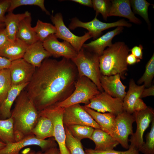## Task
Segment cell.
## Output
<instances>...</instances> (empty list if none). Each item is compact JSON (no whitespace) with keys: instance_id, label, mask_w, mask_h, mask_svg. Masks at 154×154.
<instances>
[{"instance_id":"24","label":"cell","mask_w":154,"mask_h":154,"mask_svg":"<svg viewBox=\"0 0 154 154\" xmlns=\"http://www.w3.org/2000/svg\"><path fill=\"white\" fill-rule=\"evenodd\" d=\"M29 83L13 86L6 98L0 106V119H5L11 117V108L14 102Z\"/></svg>"},{"instance_id":"28","label":"cell","mask_w":154,"mask_h":154,"mask_svg":"<svg viewBox=\"0 0 154 154\" xmlns=\"http://www.w3.org/2000/svg\"><path fill=\"white\" fill-rule=\"evenodd\" d=\"M0 140L6 144L15 142L13 121L11 117L0 119Z\"/></svg>"},{"instance_id":"2","label":"cell","mask_w":154,"mask_h":154,"mask_svg":"<svg viewBox=\"0 0 154 154\" xmlns=\"http://www.w3.org/2000/svg\"><path fill=\"white\" fill-rule=\"evenodd\" d=\"M39 116V112L26 91L23 90L15 100L11 117L13 121L15 142L32 134Z\"/></svg>"},{"instance_id":"38","label":"cell","mask_w":154,"mask_h":154,"mask_svg":"<svg viewBox=\"0 0 154 154\" xmlns=\"http://www.w3.org/2000/svg\"><path fill=\"white\" fill-rule=\"evenodd\" d=\"M84 151L86 154H139L137 149L129 146L127 150L125 151H118L114 149L98 151L91 148L86 149Z\"/></svg>"},{"instance_id":"46","label":"cell","mask_w":154,"mask_h":154,"mask_svg":"<svg viewBox=\"0 0 154 154\" xmlns=\"http://www.w3.org/2000/svg\"><path fill=\"white\" fill-rule=\"evenodd\" d=\"M42 154H60L59 149L57 147L50 148L42 152Z\"/></svg>"},{"instance_id":"4","label":"cell","mask_w":154,"mask_h":154,"mask_svg":"<svg viewBox=\"0 0 154 154\" xmlns=\"http://www.w3.org/2000/svg\"><path fill=\"white\" fill-rule=\"evenodd\" d=\"M71 60L76 67L78 77H87L96 85L101 92L104 91L100 82L101 74L98 56L82 47L77 56Z\"/></svg>"},{"instance_id":"14","label":"cell","mask_w":154,"mask_h":154,"mask_svg":"<svg viewBox=\"0 0 154 154\" xmlns=\"http://www.w3.org/2000/svg\"><path fill=\"white\" fill-rule=\"evenodd\" d=\"M145 88L143 84L137 85L133 79L130 80L129 89L123 101V110L132 114L134 112L144 110L147 106L141 98Z\"/></svg>"},{"instance_id":"25","label":"cell","mask_w":154,"mask_h":154,"mask_svg":"<svg viewBox=\"0 0 154 154\" xmlns=\"http://www.w3.org/2000/svg\"><path fill=\"white\" fill-rule=\"evenodd\" d=\"M31 15L23 19L19 24L16 35V38L29 46L38 40L33 28L31 26Z\"/></svg>"},{"instance_id":"49","label":"cell","mask_w":154,"mask_h":154,"mask_svg":"<svg viewBox=\"0 0 154 154\" xmlns=\"http://www.w3.org/2000/svg\"><path fill=\"white\" fill-rule=\"evenodd\" d=\"M5 27V25L4 23L0 22V28L4 27Z\"/></svg>"},{"instance_id":"47","label":"cell","mask_w":154,"mask_h":154,"mask_svg":"<svg viewBox=\"0 0 154 154\" xmlns=\"http://www.w3.org/2000/svg\"><path fill=\"white\" fill-rule=\"evenodd\" d=\"M42 152L41 151H38L37 152L34 151H31L25 153V154H42Z\"/></svg>"},{"instance_id":"32","label":"cell","mask_w":154,"mask_h":154,"mask_svg":"<svg viewBox=\"0 0 154 154\" xmlns=\"http://www.w3.org/2000/svg\"><path fill=\"white\" fill-rule=\"evenodd\" d=\"M64 127L66 134V144L70 154H86L81 141L74 137L67 127Z\"/></svg>"},{"instance_id":"39","label":"cell","mask_w":154,"mask_h":154,"mask_svg":"<svg viewBox=\"0 0 154 154\" xmlns=\"http://www.w3.org/2000/svg\"><path fill=\"white\" fill-rule=\"evenodd\" d=\"M9 0H0V22L4 23L5 13L9 7Z\"/></svg>"},{"instance_id":"43","label":"cell","mask_w":154,"mask_h":154,"mask_svg":"<svg viewBox=\"0 0 154 154\" xmlns=\"http://www.w3.org/2000/svg\"><path fill=\"white\" fill-rule=\"evenodd\" d=\"M154 86H151L147 88H145L141 94V98H142L147 96H154Z\"/></svg>"},{"instance_id":"45","label":"cell","mask_w":154,"mask_h":154,"mask_svg":"<svg viewBox=\"0 0 154 154\" xmlns=\"http://www.w3.org/2000/svg\"><path fill=\"white\" fill-rule=\"evenodd\" d=\"M70 1L84 6L91 7H92V1L91 0H71Z\"/></svg>"},{"instance_id":"16","label":"cell","mask_w":154,"mask_h":154,"mask_svg":"<svg viewBox=\"0 0 154 154\" xmlns=\"http://www.w3.org/2000/svg\"><path fill=\"white\" fill-rule=\"evenodd\" d=\"M57 38L55 34L51 35L43 42L44 48L52 56L62 57L71 60L77 56L78 52L69 43L64 41L60 42Z\"/></svg>"},{"instance_id":"35","label":"cell","mask_w":154,"mask_h":154,"mask_svg":"<svg viewBox=\"0 0 154 154\" xmlns=\"http://www.w3.org/2000/svg\"><path fill=\"white\" fill-rule=\"evenodd\" d=\"M10 5L7 11L13 12L16 8L21 6L34 5L38 6L42 11L48 15L49 12L46 9L44 0H9Z\"/></svg>"},{"instance_id":"13","label":"cell","mask_w":154,"mask_h":154,"mask_svg":"<svg viewBox=\"0 0 154 154\" xmlns=\"http://www.w3.org/2000/svg\"><path fill=\"white\" fill-rule=\"evenodd\" d=\"M135 119L132 114L123 111L116 116L115 139L124 148L129 147V136L133 133V124Z\"/></svg>"},{"instance_id":"15","label":"cell","mask_w":154,"mask_h":154,"mask_svg":"<svg viewBox=\"0 0 154 154\" xmlns=\"http://www.w3.org/2000/svg\"><path fill=\"white\" fill-rule=\"evenodd\" d=\"M36 69L23 58L12 61L9 68L12 86L29 83Z\"/></svg>"},{"instance_id":"40","label":"cell","mask_w":154,"mask_h":154,"mask_svg":"<svg viewBox=\"0 0 154 154\" xmlns=\"http://www.w3.org/2000/svg\"><path fill=\"white\" fill-rule=\"evenodd\" d=\"M143 47L142 45L140 44L139 46H135L130 50L131 54L133 55L137 58L142 59L143 58L142 50Z\"/></svg>"},{"instance_id":"27","label":"cell","mask_w":154,"mask_h":154,"mask_svg":"<svg viewBox=\"0 0 154 154\" xmlns=\"http://www.w3.org/2000/svg\"><path fill=\"white\" fill-rule=\"evenodd\" d=\"M31 133L39 139H45L48 138L54 137L53 123L47 117L39 113L38 121Z\"/></svg>"},{"instance_id":"18","label":"cell","mask_w":154,"mask_h":154,"mask_svg":"<svg viewBox=\"0 0 154 154\" xmlns=\"http://www.w3.org/2000/svg\"><path fill=\"white\" fill-rule=\"evenodd\" d=\"M123 29V27H117L114 30L107 32L96 40L89 43H84L82 47L99 56L102 54L106 47L112 44V41L114 37L121 33Z\"/></svg>"},{"instance_id":"44","label":"cell","mask_w":154,"mask_h":154,"mask_svg":"<svg viewBox=\"0 0 154 154\" xmlns=\"http://www.w3.org/2000/svg\"><path fill=\"white\" fill-rule=\"evenodd\" d=\"M126 61L128 65H131L139 62L140 60L138 59L131 53L127 56Z\"/></svg>"},{"instance_id":"37","label":"cell","mask_w":154,"mask_h":154,"mask_svg":"<svg viewBox=\"0 0 154 154\" xmlns=\"http://www.w3.org/2000/svg\"><path fill=\"white\" fill-rule=\"evenodd\" d=\"M92 7L96 11V15L100 13L105 21H107L111 5V1L108 0H92Z\"/></svg>"},{"instance_id":"5","label":"cell","mask_w":154,"mask_h":154,"mask_svg":"<svg viewBox=\"0 0 154 154\" xmlns=\"http://www.w3.org/2000/svg\"><path fill=\"white\" fill-rule=\"evenodd\" d=\"M100 92L96 85L90 79L85 76L78 77L75 84L74 89L70 95L53 105L65 108L80 103L86 105L92 98Z\"/></svg>"},{"instance_id":"1","label":"cell","mask_w":154,"mask_h":154,"mask_svg":"<svg viewBox=\"0 0 154 154\" xmlns=\"http://www.w3.org/2000/svg\"><path fill=\"white\" fill-rule=\"evenodd\" d=\"M77 68L72 61L45 59L36 68L27 92L39 112L61 102L72 93Z\"/></svg>"},{"instance_id":"7","label":"cell","mask_w":154,"mask_h":154,"mask_svg":"<svg viewBox=\"0 0 154 154\" xmlns=\"http://www.w3.org/2000/svg\"><path fill=\"white\" fill-rule=\"evenodd\" d=\"M96 15L91 21L83 22L75 17L72 18L68 26L69 29L73 30L77 28L82 27L87 30L92 38L94 39L98 38L104 31L109 28L118 27H130L131 24L122 19L111 23H106L99 20Z\"/></svg>"},{"instance_id":"31","label":"cell","mask_w":154,"mask_h":154,"mask_svg":"<svg viewBox=\"0 0 154 154\" xmlns=\"http://www.w3.org/2000/svg\"><path fill=\"white\" fill-rule=\"evenodd\" d=\"M66 126L73 136L80 141L85 138L90 139L94 129L91 126L85 125H74Z\"/></svg>"},{"instance_id":"20","label":"cell","mask_w":154,"mask_h":154,"mask_svg":"<svg viewBox=\"0 0 154 154\" xmlns=\"http://www.w3.org/2000/svg\"><path fill=\"white\" fill-rule=\"evenodd\" d=\"M51 56L44 48L43 42L38 40L28 46L23 58L37 68L40 66L45 59Z\"/></svg>"},{"instance_id":"21","label":"cell","mask_w":154,"mask_h":154,"mask_svg":"<svg viewBox=\"0 0 154 154\" xmlns=\"http://www.w3.org/2000/svg\"><path fill=\"white\" fill-rule=\"evenodd\" d=\"M111 5L108 17L119 16L128 19L129 21L136 24L141 23V20L137 17L131 8L130 0H111Z\"/></svg>"},{"instance_id":"8","label":"cell","mask_w":154,"mask_h":154,"mask_svg":"<svg viewBox=\"0 0 154 154\" xmlns=\"http://www.w3.org/2000/svg\"><path fill=\"white\" fill-rule=\"evenodd\" d=\"M50 19L56 29L55 34L56 37L69 43L78 53L82 48L84 42L92 38L88 32L81 36L74 35L65 25L61 13H57L54 15H51Z\"/></svg>"},{"instance_id":"10","label":"cell","mask_w":154,"mask_h":154,"mask_svg":"<svg viewBox=\"0 0 154 154\" xmlns=\"http://www.w3.org/2000/svg\"><path fill=\"white\" fill-rule=\"evenodd\" d=\"M84 106L99 112L110 113L116 115L123 111V101L112 97L104 91L94 96Z\"/></svg>"},{"instance_id":"12","label":"cell","mask_w":154,"mask_h":154,"mask_svg":"<svg viewBox=\"0 0 154 154\" xmlns=\"http://www.w3.org/2000/svg\"><path fill=\"white\" fill-rule=\"evenodd\" d=\"M64 126L78 125L100 129L99 125L90 114L80 104L74 105L64 108L63 116Z\"/></svg>"},{"instance_id":"36","label":"cell","mask_w":154,"mask_h":154,"mask_svg":"<svg viewBox=\"0 0 154 154\" xmlns=\"http://www.w3.org/2000/svg\"><path fill=\"white\" fill-rule=\"evenodd\" d=\"M145 142L138 149L144 154H154V119L151 123L149 131L145 136Z\"/></svg>"},{"instance_id":"11","label":"cell","mask_w":154,"mask_h":154,"mask_svg":"<svg viewBox=\"0 0 154 154\" xmlns=\"http://www.w3.org/2000/svg\"><path fill=\"white\" fill-rule=\"evenodd\" d=\"M55 141L53 138L39 139L32 134L18 141L6 144L4 147L0 149V154H19L22 148L31 145L39 147L43 152L50 148L57 147Z\"/></svg>"},{"instance_id":"30","label":"cell","mask_w":154,"mask_h":154,"mask_svg":"<svg viewBox=\"0 0 154 154\" xmlns=\"http://www.w3.org/2000/svg\"><path fill=\"white\" fill-rule=\"evenodd\" d=\"M9 68L0 71V106L6 98L12 87Z\"/></svg>"},{"instance_id":"41","label":"cell","mask_w":154,"mask_h":154,"mask_svg":"<svg viewBox=\"0 0 154 154\" xmlns=\"http://www.w3.org/2000/svg\"><path fill=\"white\" fill-rule=\"evenodd\" d=\"M10 40L4 27L0 28V48L3 46Z\"/></svg>"},{"instance_id":"9","label":"cell","mask_w":154,"mask_h":154,"mask_svg":"<svg viewBox=\"0 0 154 154\" xmlns=\"http://www.w3.org/2000/svg\"><path fill=\"white\" fill-rule=\"evenodd\" d=\"M132 114L136 122V129L129 139L131 143L129 146L138 150L144 143L143 137L145 131L154 119V110L152 108L147 106L145 109L135 112Z\"/></svg>"},{"instance_id":"17","label":"cell","mask_w":154,"mask_h":154,"mask_svg":"<svg viewBox=\"0 0 154 154\" xmlns=\"http://www.w3.org/2000/svg\"><path fill=\"white\" fill-rule=\"evenodd\" d=\"M119 74L107 76L101 75L100 82L104 90L112 97L123 101L126 94V86L123 84Z\"/></svg>"},{"instance_id":"48","label":"cell","mask_w":154,"mask_h":154,"mask_svg":"<svg viewBox=\"0 0 154 154\" xmlns=\"http://www.w3.org/2000/svg\"><path fill=\"white\" fill-rule=\"evenodd\" d=\"M6 145V143L0 140V149L4 147Z\"/></svg>"},{"instance_id":"42","label":"cell","mask_w":154,"mask_h":154,"mask_svg":"<svg viewBox=\"0 0 154 154\" xmlns=\"http://www.w3.org/2000/svg\"><path fill=\"white\" fill-rule=\"evenodd\" d=\"M11 61L6 58L0 56V71L4 69L9 68Z\"/></svg>"},{"instance_id":"23","label":"cell","mask_w":154,"mask_h":154,"mask_svg":"<svg viewBox=\"0 0 154 154\" xmlns=\"http://www.w3.org/2000/svg\"><path fill=\"white\" fill-rule=\"evenodd\" d=\"M90 139L94 143V150L105 151L114 149L119 143L113 137L100 129H94Z\"/></svg>"},{"instance_id":"29","label":"cell","mask_w":154,"mask_h":154,"mask_svg":"<svg viewBox=\"0 0 154 154\" xmlns=\"http://www.w3.org/2000/svg\"><path fill=\"white\" fill-rule=\"evenodd\" d=\"M38 40L42 42L49 36L56 32L54 25L49 23L44 22L38 19L36 25L33 27Z\"/></svg>"},{"instance_id":"19","label":"cell","mask_w":154,"mask_h":154,"mask_svg":"<svg viewBox=\"0 0 154 154\" xmlns=\"http://www.w3.org/2000/svg\"><path fill=\"white\" fill-rule=\"evenodd\" d=\"M101 129L111 135L115 139L116 136V115L110 113H102L83 106Z\"/></svg>"},{"instance_id":"6","label":"cell","mask_w":154,"mask_h":154,"mask_svg":"<svg viewBox=\"0 0 154 154\" xmlns=\"http://www.w3.org/2000/svg\"><path fill=\"white\" fill-rule=\"evenodd\" d=\"M64 108L53 105L39 112L49 119L54 127V139L59 146L60 154H70L66 144V134L63 122Z\"/></svg>"},{"instance_id":"34","label":"cell","mask_w":154,"mask_h":154,"mask_svg":"<svg viewBox=\"0 0 154 154\" xmlns=\"http://www.w3.org/2000/svg\"><path fill=\"white\" fill-rule=\"evenodd\" d=\"M154 76V54H153L147 63L144 73L138 80L137 83L141 84L143 83L145 88L151 86Z\"/></svg>"},{"instance_id":"22","label":"cell","mask_w":154,"mask_h":154,"mask_svg":"<svg viewBox=\"0 0 154 154\" xmlns=\"http://www.w3.org/2000/svg\"><path fill=\"white\" fill-rule=\"evenodd\" d=\"M28 46L17 38L13 41L10 40L0 48V56L11 61L23 58Z\"/></svg>"},{"instance_id":"3","label":"cell","mask_w":154,"mask_h":154,"mask_svg":"<svg viewBox=\"0 0 154 154\" xmlns=\"http://www.w3.org/2000/svg\"><path fill=\"white\" fill-rule=\"evenodd\" d=\"M129 51L128 46L123 42H116L105 49L99 56L101 75L109 76L119 74L123 78L128 69L126 60Z\"/></svg>"},{"instance_id":"26","label":"cell","mask_w":154,"mask_h":154,"mask_svg":"<svg viewBox=\"0 0 154 154\" xmlns=\"http://www.w3.org/2000/svg\"><path fill=\"white\" fill-rule=\"evenodd\" d=\"M30 15L31 13L26 11L23 13L17 14H14L13 12H9L5 16L4 22L5 29L10 40L13 41L15 40L20 22L25 18Z\"/></svg>"},{"instance_id":"33","label":"cell","mask_w":154,"mask_h":154,"mask_svg":"<svg viewBox=\"0 0 154 154\" xmlns=\"http://www.w3.org/2000/svg\"><path fill=\"white\" fill-rule=\"evenodd\" d=\"M130 2L134 13L140 15L149 26L148 11L150 3L145 0H131Z\"/></svg>"}]
</instances>
